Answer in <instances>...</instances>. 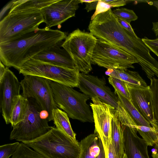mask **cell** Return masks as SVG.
I'll list each match as a JSON object with an SVG mask.
<instances>
[{
  "label": "cell",
  "mask_w": 158,
  "mask_h": 158,
  "mask_svg": "<svg viewBox=\"0 0 158 158\" xmlns=\"http://www.w3.org/2000/svg\"><path fill=\"white\" fill-rule=\"evenodd\" d=\"M114 92L117 95L126 110L135 122L137 125L152 127L150 123L139 113L133 105L131 101L123 96L117 90H114Z\"/></svg>",
  "instance_id": "obj_24"
},
{
  "label": "cell",
  "mask_w": 158,
  "mask_h": 158,
  "mask_svg": "<svg viewBox=\"0 0 158 158\" xmlns=\"http://www.w3.org/2000/svg\"><path fill=\"white\" fill-rule=\"evenodd\" d=\"M51 81L42 77L27 75L20 82L22 95L34 99L42 110L48 114V121L52 120L53 110L57 107L50 85Z\"/></svg>",
  "instance_id": "obj_10"
},
{
  "label": "cell",
  "mask_w": 158,
  "mask_h": 158,
  "mask_svg": "<svg viewBox=\"0 0 158 158\" xmlns=\"http://www.w3.org/2000/svg\"><path fill=\"white\" fill-rule=\"evenodd\" d=\"M22 143L45 158H78L80 155L79 142H75L54 127L41 137Z\"/></svg>",
  "instance_id": "obj_3"
},
{
  "label": "cell",
  "mask_w": 158,
  "mask_h": 158,
  "mask_svg": "<svg viewBox=\"0 0 158 158\" xmlns=\"http://www.w3.org/2000/svg\"><path fill=\"white\" fill-rule=\"evenodd\" d=\"M98 1L99 0H97L90 3H85V9L87 12L96 9Z\"/></svg>",
  "instance_id": "obj_35"
},
{
  "label": "cell",
  "mask_w": 158,
  "mask_h": 158,
  "mask_svg": "<svg viewBox=\"0 0 158 158\" xmlns=\"http://www.w3.org/2000/svg\"><path fill=\"white\" fill-rule=\"evenodd\" d=\"M99 144L100 148V152L97 158H106L105 152L102 143L99 138Z\"/></svg>",
  "instance_id": "obj_36"
},
{
  "label": "cell",
  "mask_w": 158,
  "mask_h": 158,
  "mask_svg": "<svg viewBox=\"0 0 158 158\" xmlns=\"http://www.w3.org/2000/svg\"><path fill=\"white\" fill-rule=\"evenodd\" d=\"M58 0H13L9 13L40 10L56 2Z\"/></svg>",
  "instance_id": "obj_22"
},
{
  "label": "cell",
  "mask_w": 158,
  "mask_h": 158,
  "mask_svg": "<svg viewBox=\"0 0 158 158\" xmlns=\"http://www.w3.org/2000/svg\"><path fill=\"white\" fill-rule=\"evenodd\" d=\"M128 1L125 0H99L95 11L91 17V20H93L98 15L106 12L111 8L125 5Z\"/></svg>",
  "instance_id": "obj_26"
},
{
  "label": "cell",
  "mask_w": 158,
  "mask_h": 158,
  "mask_svg": "<svg viewBox=\"0 0 158 158\" xmlns=\"http://www.w3.org/2000/svg\"><path fill=\"white\" fill-rule=\"evenodd\" d=\"M6 70V67L0 61V79L3 76Z\"/></svg>",
  "instance_id": "obj_37"
},
{
  "label": "cell",
  "mask_w": 158,
  "mask_h": 158,
  "mask_svg": "<svg viewBox=\"0 0 158 158\" xmlns=\"http://www.w3.org/2000/svg\"><path fill=\"white\" fill-rule=\"evenodd\" d=\"M52 118L54 123L57 129L75 142L79 143L76 139V134L72 129L68 116L65 112L56 108L53 110Z\"/></svg>",
  "instance_id": "obj_20"
},
{
  "label": "cell",
  "mask_w": 158,
  "mask_h": 158,
  "mask_svg": "<svg viewBox=\"0 0 158 158\" xmlns=\"http://www.w3.org/2000/svg\"><path fill=\"white\" fill-rule=\"evenodd\" d=\"M152 158H158V152L156 150L152 151Z\"/></svg>",
  "instance_id": "obj_41"
},
{
  "label": "cell",
  "mask_w": 158,
  "mask_h": 158,
  "mask_svg": "<svg viewBox=\"0 0 158 158\" xmlns=\"http://www.w3.org/2000/svg\"><path fill=\"white\" fill-rule=\"evenodd\" d=\"M106 158H107L106 157Z\"/></svg>",
  "instance_id": "obj_44"
},
{
  "label": "cell",
  "mask_w": 158,
  "mask_h": 158,
  "mask_svg": "<svg viewBox=\"0 0 158 158\" xmlns=\"http://www.w3.org/2000/svg\"><path fill=\"white\" fill-rule=\"evenodd\" d=\"M28 98L20 95L15 103L11 114L10 123L13 127L23 120L27 114L29 105Z\"/></svg>",
  "instance_id": "obj_23"
},
{
  "label": "cell",
  "mask_w": 158,
  "mask_h": 158,
  "mask_svg": "<svg viewBox=\"0 0 158 158\" xmlns=\"http://www.w3.org/2000/svg\"><path fill=\"white\" fill-rule=\"evenodd\" d=\"M134 128L137 129L138 131L148 146H153L158 150V136L153 127L136 125Z\"/></svg>",
  "instance_id": "obj_25"
},
{
  "label": "cell",
  "mask_w": 158,
  "mask_h": 158,
  "mask_svg": "<svg viewBox=\"0 0 158 158\" xmlns=\"http://www.w3.org/2000/svg\"><path fill=\"white\" fill-rule=\"evenodd\" d=\"M20 82L14 73L6 67L5 72L0 79V107L6 124L10 123L13 107L20 94Z\"/></svg>",
  "instance_id": "obj_13"
},
{
  "label": "cell",
  "mask_w": 158,
  "mask_h": 158,
  "mask_svg": "<svg viewBox=\"0 0 158 158\" xmlns=\"http://www.w3.org/2000/svg\"><path fill=\"white\" fill-rule=\"evenodd\" d=\"M77 87L89 98L97 97L113 107L115 110L114 116L122 125L131 127L137 125L117 95L106 85L105 80L97 76L80 73Z\"/></svg>",
  "instance_id": "obj_4"
},
{
  "label": "cell",
  "mask_w": 158,
  "mask_h": 158,
  "mask_svg": "<svg viewBox=\"0 0 158 158\" xmlns=\"http://www.w3.org/2000/svg\"><path fill=\"white\" fill-rule=\"evenodd\" d=\"M142 39L149 50L158 57V38L150 39L145 37Z\"/></svg>",
  "instance_id": "obj_32"
},
{
  "label": "cell",
  "mask_w": 158,
  "mask_h": 158,
  "mask_svg": "<svg viewBox=\"0 0 158 158\" xmlns=\"http://www.w3.org/2000/svg\"><path fill=\"white\" fill-rule=\"evenodd\" d=\"M66 35L45 27L18 40L0 44V60L6 66L18 69L43 50L65 40Z\"/></svg>",
  "instance_id": "obj_1"
},
{
  "label": "cell",
  "mask_w": 158,
  "mask_h": 158,
  "mask_svg": "<svg viewBox=\"0 0 158 158\" xmlns=\"http://www.w3.org/2000/svg\"><path fill=\"white\" fill-rule=\"evenodd\" d=\"M81 3H90L93 2H94L95 0H80Z\"/></svg>",
  "instance_id": "obj_42"
},
{
  "label": "cell",
  "mask_w": 158,
  "mask_h": 158,
  "mask_svg": "<svg viewBox=\"0 0 158 158\" xmlns=\"http://www.w3.org/2000/svg\"><path fill=\"white\" fill-rule=\"evenodd\" d=\"M20 143L16 142L0 146V158H9L16 151Z\"/></svg>",
  "instance_id": "obj_31"
},
{
  "label": "cell",
  "mask_w": 158,
  "mask_h": 158,
  "mask_svg": "<svg viewBox=\"0 0 158 158\" xmlns=\"http://www.w3.org/2000/svg\"><path fill=\"white\" fill-rule=\"evenodd\" d=\"M152 104L154 120L158 123V78L155 77L150 80Z\"/></svg>",
  "instance_id": "obj_28"
},
{
  "label": "cell",
  "mask_w": 158,
  "mask_h": 158,
  "mask_svg": "<svg viewBox=\"0 0 158 158\" xmlns=\"http://www.w3.org/2000/svg\"><path fill=\"white\" fill-rule=\"evenodd\" d=\"M11 158H45L24 143H20Z\"/></svg>",
  "instance_id": "obj_27"
},
{
  "label": "cell",
  "mask_w": 158,
  "mask_h": 158,
  "mask_svg": "<svg viewBox=\"0 0 158 158\" xmlns=\"http://www.w3.org/2000/svg\"><path fill=\"white\" fill-rule=\"evenodd\" d=\"M105 74L109 77L120 79L135 86L147 87L148 85L139 73L127 69H107Z\"/></svg>",
  "instance_id": "obj_19"
},
{
  "label": "cell",
  "mask_w": 158,
  "mask_h": 158,
  "mask_svg": "<svg viewBox=\"0 0 158 158\" xmlns=\"http://www.w3.org/2000/svg\"><path fill=\"white\" fill-rule=\"evenodd\" d=\"M97 40L91 33L78 28L67 36L62 45L81 73L88 74L92 69L91 60Z\"/></svg>",
  "instance_id": "obj_7"
},
{
  "label": "cell",
  "mask_w": 158,
  "mask_h": 158,
  "mask_svg": "<svg viewBox=\"0 0 158 158\" xmlns=\"http://www.w3.org/2000/svg\"><path fill=\"white\" fill-rule=\"evenodd\" d=\"M108 79L109 83L113 87L114 90L118 91L131 101L130 95L125 82L120 79L111 77H109Z\"/></svg>",
  "instance_id": "obj_29"
},
{
  "label": "cell",
  "mask_w": 158,
  "mask_h": 158,
  "mask_svg": "<svg viewBox=\"0 0 158 158\" xmlns=\"http://www.w3.org/2000/svg\"><path fill=\"white\" fill-rule=\"evenodd\" d=\"M149 5H153L155 6L157 8L158 10V1H146Z\"/></svg>",
  "instance_id": "obj_40"
},
{
  "label": "cell",
  "mask_w": 158,
  "mask_h": 158,
  "mask_svg": "<svg viewBox=\"0 0 158 158\" xmlns=\"http://www.w3.org/2000/svg\"><path fill=\"white\" fill-rule=\"evenodd\" d=\"M124 153L127 158H150L148 145L143 139L137 135L138 129L122 125Z\"/></svg>",
  "instance_id": "obj_16"
},
{
  "label": "cell",
  "mask_w": 158,
  "mask_h": 158,
  "mask_svg": "<svg viewBox=\"0 0 158 158\" xmlns=\"http://www.w3.org/2000/svg\"><path fill=\"white\" fill-rule=\"evenodd\" d=\"M23 76L40 77L71 87H77L80 72L41 61L33 58L18 70Z\"/></svg>",
  "instance_id": "obj_9"
},
{
  "label": "cell",
  "mask_w": 158,
  "mask_h": 158,
  "mask_svg": "<svg viewBox=\"0 0 158 158\" xmlns=\"http://www.w3.org/2000/svg\"><path fill=\"white\" fill-rule=\"evenodd\" d=\"M107 158H117L114 148L111 142L109 145L107 152L105 153Z\"/></svg>",
  "instance_id": "obj_34"
},
{
  "label": "cell",
  "mask_w": 158,
  "mask_h": 158,
  "mask_svg": "<svg viewBox=\"0 0 158 158\" xmlns=\"http://www.w3.org/2000/svg\"><path fill=\"white\" fill-rule=\"evenodd\" d=\"M90 105L93 111L94 132L98 135L106 153L111 141V122L115 113L114 108L97 97L91 98Z\"/></svg>",
  "instance_id": "obj_12"
},
{
  "label": "cell",
  "mask_w": 158,
  "mask_h": 158,
  "mask_svg": "<svg viewBox=\"0 0 158 158\" xmlns=\"http://www.w3.org/2000/svg\"><path fill=\"white\" fill-rule=\"evenodd\" d=\"M28 99L29 103L25 117L13 127L10 140L21 142L33 140L46 134L51 128L47 119L43 116V110L35 100L32 98Z\"/></svg>",
  "instance_id": "obj_8"
},
{
  "label": "cell",
  "mask_w": 158,
  "mask_h": 158,
  "mask_svg": "<svg viewBox=\"0 0 158 158\" xmlns=\"http://www.w3.org/2000/svg\"><path fill=\"white\" fill-rule=\"evenodd\" d=\"M88 29L97 39L129 54L135 48L137 36H134L123 27L111 9L98 15L90 21Z\"/></svg>",
  "instance_id": "obj_2"
},
{
  "label": "cell",
  "mask_w": 158,
  "mask_h": 158,
  "mask_svg": "<svg viewBox=\"0 0 158 158\" xmlns=\"http://www.w3.org/2000/svg\"><path fill=\"white\" fill-rule=\"evenodd\" d=\"M63 42L62 41L58 42L41 51L32 58L44 62L69 69H76L69 54L65 49L60 48Z\"/></svg>",
  "instance_id": "obj_17"
},
{
  "label": "cell",
  "mask_w": 158,
  "mask_h": 158,
  "mask_svg": "<svg viewBox=\"0 0 158 158\" xmlns=\"http://www.w3.org/2000/svg\"><path fill=\"white\" fill-rule=\"evenodd\" d=\"M53 97L57 107L68 116L82 122H94L93 113L86 103L89 98L72 88L51 81Z\"/></svg>",
  "instance_id": "obj_5"
},
{
  "label": "cell",
  "mask_w": 158,
  "mask_h": 158,
  "mask_svg": "<svg viewBox=\"0 0 158 158\" xmlns=\"http://www.w3.org/2000/svg\"><path fill=\"white\" fill-rule=\"evenodd\" d=\"M80 0H58L41 10L46 27L59 25L75 16Z\"/></svg>",
  "instance_id": "obj_14"
},
{
  "label": "cell",
  "mask_w": 158,
  "mask_h": 158,
  "mask_svg": "<svg viewBox=\"0 0 158 158\" xmlns=\"http://www.w3.org/2000/svg\"><path fill=\"white\" fill-rule=\"evenodd\" d=\"M123 158H127L125 153H124Z\"/></svg>",
  "instance_id": "obj_43"
},
{
  "label": "cell",
  "mask_w": 158,
  "mask_h": 158,
  "mask_svg": "<svg viewBox=\"0 0 158 158\" xmlns=\"http://www.w3.org/2000/svg\"><path fill=\"white\" fill-rule=\"evenodd\" d=\"M152 30L156 36H158V22L152 23Z\"/></svg>",
  "instance_id": "obj_38"
},
{
  "label": "cell",
  "mask_w": 158,
  "mask_h": 158,
  "mask_svg": "<svg viewBox=\"0 0 158 158\" xmlns=\"http://www.w3.org/2000/svg\"><path fill=\"white\" fill-rule=\"evenodd\" d=\"M152 127L154 128L156 133L158 136V123L155 120L150 123Z\"/></svg>",
  "instance_id": "obj_39"
},
{
  "label": "cell",
  "mask_w": 158,
  "mask_h": 158,
  "mask_svg": "<svg viewBox=\"0 0 158 158\" xmlns=\"http://www.w3.org/2000/svg\"><path fill=\"white\" fill-rule=\"evenodd\" d=\"M111 139L117 158H123L125 153L123 130L120 122L115 116L111 122Z\"/></svg>",
  "instance_id": "obj_21"
},
{
  "label": "cell",
  "mask_w": 158,
  "mask_h": 158,
  "mask_svg": "<svg viewBox=\"0 0 158 158\" xmlns=\"http://www.w3.org/2000/svg\"><path fill=\"white\" fill-rule=\"evenodd\" d=\"M138 63L137 60L128 53L97 39L91 64L107 69H134L133 64Z\"/></svg>",
  "instance_id": "obj_11"
},
{
  "label": "cell",
  "mask_w": 158,
  "mask_h": 158,
  "mask_svg": "<svg viewBox=\"0 0 158 158\" xmlns=\"http://www.w3.org/2000/svg\"><path fill=\"white\" fill-rule=\"evenodd\" d=\"M126 83L132 103L141 115L150 123L154 120L150 86L141 87Z\"/></svg>",
  "instance_id": "obj_15"
},
{
  "label": "cell",
  "mask_w": 158,
  "mask_h": 158,
  "mask_svg": "<svg viewBox=\"0 0 158 158\" xmlns=\"http://www.w3.org/2000/svg\"><path fill=\"white\" fill-rule=\"evenodd\" d=\"M99 137L94 132L79 142L80 153L78 158H97L100 152Z\"/></svg>",
  "instance_id": "obj_18"
},
{
  "label": "cell",
  "mask_w": 158,
  "mask_h": 158,
  "mask_svg": "<svg viewBox=\"0 0 158 158\" xmlns=\"http://www.w3.org/2000/svg\"><path fill=\"white\" fill-rule=\"evenodd\" d=\"M44 22L41 10L15 12L0 21V44L18 40L38 28Z\"/></svg>",
  "instance_id": "obj_6"
},
{
  "label": "cell",
  "mask_w": 158,
  "mask_h": 158,
  "mask_svg": "<svg viewBox=\"0 0 158 158\" xmlns=\"http://www.w3.org/2000/svg\"><path fill=\"white\" fill-rule=\"evenodd\" d=\"M112 12L117 18L125 20L130 23L131 21H135L138 18L133 10L127 8L116 9Z\"/></svg>",
  "instance_id": "obj_30"
},
{
  "label": "cell",
  "mask_w": 158,
  "mask_h": 158,
  "mask_svg": "<svg viewBox=\"0 0 158 158\" xmlns=\"http://www.w3.org/2000/svg\"><path fill=\"white\" fill-rule=\"evenodd\" d=\"M117 18L118 22L123 28L134 36H137L130 25V23L121 19Z\"/></svg>",
  "instance_id": "obj_33"
}]
</instances>
